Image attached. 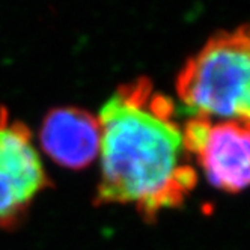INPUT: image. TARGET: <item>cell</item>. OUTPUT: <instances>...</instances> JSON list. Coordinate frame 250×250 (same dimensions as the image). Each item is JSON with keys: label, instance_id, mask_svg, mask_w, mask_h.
<instances>
[{"label": "cell", "instance_id": "cell-1", "mask_svg": "<svg viewBox=\"0 0 250 250\" xmlns=\"http://www.w3.org/2000/svg\"><path fill=\"white\" fill-rule=\"evenodd\" d=\"M101 175L95 205H134L146 222L183 205L196 187V170L186 162L183 127L175 104L149 79L121 84L98 116Z\"/></svg>", "mask_w": 250, "mask_h": 250}, {"label": "cell", "instance_id": "cell-2", "mask_svg": "<svg viewBox=\"0 0 250 250\" xmlns=\"http://www.w3.org/2000/svg\"><path fill=\"white\" fill-rule=\"evenodd\" d=\"M176 94L193 116L250 122V23L212 35L186 62Z\"/></svg>", "mask_w": 250, "mask_h": 250}, {"label": "cell", "instance_id": "cell-3", "mask_svg": "<svg viewBox=\"0 0 250 250\" xmlns=\"http://www.w3.org/2000/svg\"><path fill=\"white\" fill-rule=\"evenodd\" d=\"M183 139L214 187L238 193L250 186V122L193 116L183 125Z\"/></svg>", "mask_w": 250, "mask_h": 250}, {"label": "cell", "instance_id": "cell-4", "mask_svg": "<svg viewBox=\"0 0 250 250\" xmlns=\"http://www.w3.org/2000/svg\"><path fill=\"white\" fill-rule=\"evenodd\" d=\"M50 178L26 124L0 107V228L19 222Z\"/></svg>", "mask_w": 250, "mask_h": 250}, {"label": "cell", "instance_id": "cell-5", "mask_svg": "<svg viewBox=\"0 0 250 250\" xmlns=\"http://www.w3.org/2000/svg\"><path fill=\"white\" fill-rule=\"evenodd\" d=\"M40 140L45 154L59 166L84 169L100 154L98 118L82 107H56L45 115Z\"/></svg>", "mask_w": 250, "mask_h": 250}]
</instances>
